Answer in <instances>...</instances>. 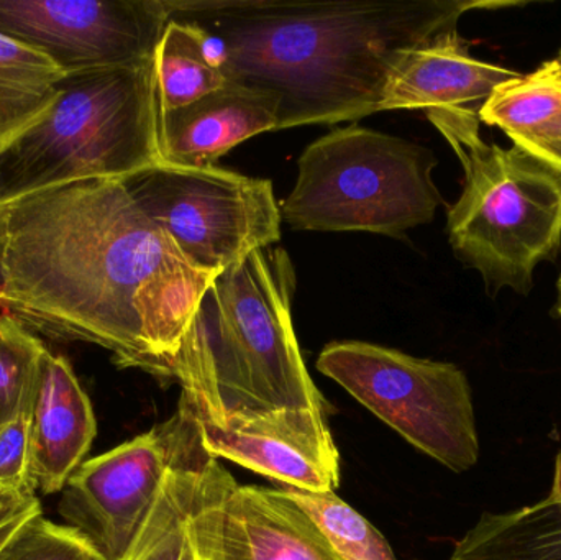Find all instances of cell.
Segmentation results:
<instances>
[{
    "mask_svg": "<svg viewBox=\"0 0 561 560\" xmlns=\"http://www.w3.org/2000/svg\"><path fill=\"white\" fill-rule=\"evenodd\" d=\"M325 533L342 560H398L385 536L353 506L330 493H307L280 487Z\"/></svg>",
    "mask_w": 561,
    "mask_h": 560,
    "instance_id": "cell-21",
    "label": "cell"
},
{
    "mask_svg": "<svg viewBox=\"0 0 561 560\" xmlns=\"http://www.w3.org/2000/svg\"><path fill=\"white\" fill-rule=\"evenodd\" d=\"M557 58H559L560 61H561V48H560V52H559V56H557Z\"/></svg>",
    "mask_w": 561,
    "mask_h": 560,
    "instance_id": "cell-30",
    "label": "cell"
},
{
    "mask_svg": "<svg viewBox=\"0 0 561 560\" xmlns=\"http://www.w3.org/2000/svg\"><path fill=\"white\" fill-rule=\"evenodd\" d=\"M316 367L451 472H468L480 460L473 393L457 365L345 341L327 345Z\"/></svg>",
    "mask_w": 561,
    "mask_h": 560,
    "instance_id": "cell-7",
    "label": "cell"
},
{
    "mask_svg": "<svg viewBox=\"0 0 561 560\" xmlns=\"http://www.w3.org/2000/svg\"><path fill=\"white\" fill-rule=\"evenodd\" d=\"M42 512V505L36 496H15L0 493V528L7 523L28 515V513Z\"/></svg>",
    "mask_w": 561,
    "mask_h": 560,
    "instance_id": "cell-26",
    "label": "cell"
},
{
    "mask_svg": "<svg viewBox=\"0 0 561 560\" xmlns=\"http://www.w3.org/2000/svg\"><path fill=\"white\" fill-rule=\"evenodd\" d=\"M239 483L193 426L160 493L121 560H229L227 503Z\"/></svg>",
    "mask_w": 561,
    "mask_h": 560,
    "instance_id": "cell-11",
    "label": "cell"
},
{
    "mask_svg": "<svg viewBox=\"0 0 561 560\" xmlns=\"http://www.w3.org/2000/svg\"><path fill=\"white\" fill-rule=\"evenodd\" d=\"M513 144L519 145L524 150L542 158L547 163L552 164V167L561 171V127L559 130L553 132L550 137L536 138V140L513 141Z\"/></svg>",
    "mask_w": 561,
    "mask_h": 560,
    "instance_id": "cell-25",
    "label": "cell"
},
{
    "mask_svg": "<svg viewBox=\"0 0 561 560\" xmlns=\"http://www.w3.org/2000/svg\"><path fill=\"white\" fill-rule=\"evenodd\" d=\"M520 72L481 61L457 30L415 46L389 79L379 111L471 108L478 111L501 82Z\"/></svg>",
    "mask_w": 561,
    "mask_h": 560,
    "instance_id": "cell-14",
    "label": "cell"
},
{
    "mask_svg": "<svg viewBox=\"0 0 561 560\" xmlns=\"http://www.w3.org/2000/svg\"><path fill=\"white\" fill-rule=\"evenodd\" d=\"M481 124L500 127L513 141L536 140L561 127V61L501 82L478 108Z\"/></svg>",
    "mask_w": 561,
    "mask_h": 560,
    "instance_id": "cell-19",
    "label": "cell"
},
{
    "mask_svg": "<svg viewBox=\"0 0 561 560\" xmlns=\"http://www.w3.org/2000/svg\"><path fill=\"white\" fill-rule=\"evenodd\" d=\"M229 560H342L312 516L280 489L237 485L227 503Z\"/></svg>",
    "mask_w": 561,
    "mask_h": 560,
    "instance_id": "cell-16",
    "label": "cell"
},
{
    "mask_svg": "<svg viewBox=\"0 0 561 560\" xmlns=\"http://www.w3.org/2000/svg\"><path fill=\"white\" fill-rule=\"evenodd\" d=\"M158 111L183 107L226 84L220 69L207 61L204 30L183 20H168L154 49Z\"/></svg>",
    "mask_w": 561,
    "mask_h": 560,
    "instance_id": "cell-20",
    "label": "cell"
},
{
    "mask_svg": "<svg viewBox=\"0 0 561 560\" xmlns=\"http://www.w3.org/2000/svg\"><path fill=\"white\" fill-rule=\"evenodd\" d=\"M437 164L434 151L414 141L359 125L336 128L300 155L280 219L296 230L402 239L444 204L432 180Z\"/></svg>",
    "mask_w": 561,
    "mask_h": 560,
    "instance_id": "cell-6",
    "label": "cell"
},
{
    "mask_svg": "<svg viewBox=\"0 0 561 560\" xmlns=\"http://www.w3.org/2000/svg\"><path fill=\"white\" fill-rule=\"evenodd\" d=\"M160 163L153 58L72 72L56 85L48 112L0 151V204Z\"/></svg>",
    "mask_w": 561,
    "mask_h": 560,
    "instance_id": "cell-5",
    "label": "cell"
},
{
    "mask_svg": "<svg viewBox=\"0 0 561 560\" xmlns=\"http://www.w3.org/2000/svg\"><path fill=\"white\" fill-rule=\"evenodd\" d=\"M526 2L463 0H164L170 20L217 36L224 78L278 102L276 130L355 122L378 112L415 46L457 30L465 13Z\"/></svg>",
    "mask_w": 561,
    "mask_h": 560,
    "instance_id": "cell-2",
    "label": "cell"
},
{
    "mask_svg": "<svg viewBox=\"0 0 561 560\" xmlns=\"http://www.w3.org/2000/svg\"><path fill=\"white\" fill-rule=\"evenodd\" d=\"M427 118L463 167V191L447 214L455 256L491 296L529 295L537 266L561 250V171L519 145L484 141L478 111L432 108Z\"/></svg>",
    "mask_w": 561,
    "mask_h": 560,
    "instance_id": "cell-4",
    "label": "cell"
},
{
    "mask_svg": "<svg viewBox=\"0 0 561 560\" xmlns=\"http://www.w3.org/2000/svg\"><path fill=\"white\" fill-rule=\"evenodd\" d=\"M193 423V413L180 401L170 420L82 462L61 490L58 513L66 526L88 539L102 559L124 558Z\"/></svg>",
    "mask_w": 561,
    "mask_h": 560,
    "instance_id": "cell-9",
    "label": "cell"
},
{
    "mask_svg": "<svg viewBox=\"0 0 561 560\" xmlns=\"http://www.w3.org/2000/svg\"><path fill=\"white\" fill-rule=\"evenodd\" d=\"M32 416L22 414L0 426V493L35 496Z\"/></svg>",
    "mask_w": 561,
    "mask_h": 560,
    "instance_id": "cell-24",
    "label": "cell"
},
{
    "mask_svg": "<svg viewBox=\"0 0 561 560\" xmlns=\"http://www.w3.org/2000/svg\"><path fill=\"white\" fill-rule=\"evenodd\" d=\"M168 20L164 0H0V33L65 75L153 58Z\"/></svg>",
    "mask_w": 561,
    "mask_h": 560,
    "instance_id": "cell-10",
    "label": "cell"
},
{
    "mask_svg": "<svg viewBox=\"0 0 561 560\" xmlns=\"http://www.w3.org/2000/svg\"><path fill=\"white\" fill-rule=\"evenodd\" d=\"M278 102L237 82L204 98L158 111V148L163 163L183 168L217 167L232 148L263 132L276 130Z\"/></svg>",
    "mask_w": 561,
    "mask_h": 560,
    "instance_id": "cell-13",
    "label": "cell"
},
{
    "mask_svg": "<svg viewBox=\"0 0 561 560\" xmlns=\"http://www.w3.org/2000/svg\"><path fill=\"white\" fill-rule=\"evenodd\" d=\"M144 213L197 268L220 273L280 240L273 183L219 167L160 163L122 178Z\"/></svg>",
    "mask_w": 561,
    "mask_h": 560,
    "instance_id": "cell-8",
    "label": "cell"
},
{
    "mask_svg": "<svg viewBox=\"0 0 561 560\" xmlns=\"http://www.w3.org/2000/svg\"><path fill=\"white\" fill-rule=\"evenodd\" d=\"M197 426L203 446L217 459L239 464L299 492L339 489L340 456L327 414L278 411L222 424L197 421Z\"/></svg>",
    "mask_w": 561,
    "mask_h": 560,
    "instance_id": "cell-12",
    "label": "cell"
},
{
    "mask_svg": "<svg viewBox=\"0 0 561 560\" xmlns=\"http://www.w3.org/2000/svg\"><path fill=\"white\" fill-rule=\"evenodd\" d=\"M296 270L286 250L266 247L220 272L201 299L161 381L204 423L278 411L325 414L304 364L290 308Z\"/></svg>",
    "mask_w": 561,
    "mask_h": 560,
    "instance_id": "cell-3",
    "label": "cell"
},
{
    "mask_svg": "<svg viewBox=\"0 0 561 560\" xmlns=\"http://www.w3.org/2000/svg\"><path fill=\"white\" fill-rule=\"evenodd\" d=\"M62 78L48 56L0 33V151L48 112Z\"/></svg>",
    "mask_w": 561,
    "mask_h": 560,
    "instance_id": "cell-18",
    "label": "cell"
},
{
    "mask_svg": "<svg viewBox=\"0 0 561 560\" xmlns=\"http://www.w3.org/2000/svg\"><path fill=\"white\" fill-rule=\"evenodd\" d=\"M547 500L553 503H561V450L559 456H557L552 490H550V495L547 496Z\"/></svg>",
    "mask_w": 561,
    "mask_h": 560,
    "instance_id": "cell-28",
    "label": "cell"
},
{
    "mask_svg": "<svg viewBox=\"0 0 561 560\" xmlns=\"http://www.w3.org/2000/svg\"><path fill=\"white\" fill-rule=\"evenodd\" d=\"M557 293H559V298H557V315H559V318L561 319V273L559 282H557Z\"/></svg>",
    "mask_w": 561,
    "mask_h": 560,
    "instance_id": "cell-29",
    "label": "cell"
},
{
    "mask_svg": "<svg viewBox=\"0 0 561 560\" xmlns=\"http://www.w3.org/2000/svg\"><path fill=\"white\" fill-rule=\"evenodd\" d=\"M0 286H2V278H0Z\"/></svg>",
    "mask_w": 561,
    "mask_h": 560,
    "instance_id": "cell-31",
    "label": "cell"
},
{
    "mask_svg": "<svg viewBox=\"0 0 561 560\" xmlns=\"http://www.w3.org/2000/svg\"><path fill=\"white\" fill-rule=\"evenodd\" d=\"M219 273L197 268L122 178L0 204V309L30 332L85 342L161 378Z\"/></svg>",
    "mask_w": 561,
    "mask_h": 560,
    "instance_id": "cell-1",
    "label": "cell"
},
{
    "mask_svg": "<svg viewBox=\"0 0 561 560\" xmlns=\"http://www.w3.org/2000/svg\"><path fill=\"white\" fill-rule=\"evenodd\" d=\"M39 513L42 512L28 513V515L20 516V518L13 519V522L7 523L5 526H2V528H0V551L5 548L7 542L15 536V533L19 532V529L22 528L30 518L39 515Z\"/></svg>",
    "mask_w": 561,
    "mask_h": 560,
    "instance_id": "cell-27",
    "label": "cell"
},
{
    "mask_svg": "<svg viewBox=\"0 0 561 560\" xmlns=\"http://www.w3.org/2000/svg\"><path fill=\"white\" fill-rule=\"evenodd\" d=\"M450 560H561V503L483 513Z\"/></svg>",
    "mask_w": 561,
    "mask_h": 560,
    "instance_id": "cell-17",
    "label": "cell"
},
{
    "mask_svg": "<svg viewBox=\"0 0 561 560\" xmlns=\"http://www.w3.org/2000/svg\"><path fill=\"white\" fill-rule=\"evenodd\" d=\"M30 416L36 490L43 495L61 493L98 434L91 400L61 355H43Z\"/></svg>",
    "mask_w": 561,
    "mask_h": 560,
    "instance_id": "cell-15",
    "label": "cell"
},
{
    "mask_svg": "<svg viewBox=\"0 0 561 560\" xmlns=\"http://www.w3.org/2000/svg\"><path fill=\"white\" fill-rule=\"evenodd\" d=\"M46 351L33 332L0 315V426L32 411Z\"/></svg>",
    "mask_w": 561,
    "mask_h": 560,
    "instance_id": "cell-22",
    "label": "cell"
},
{
    "mask_svg": "<svg viewBox=\"0 0 561 560\" xmlns=\"http://www.w3.org/2000/svg\"><path fill=\"white\" fill-rule=\"evenodd\" d=\"M0 560H104L88 539L66 525L39 515L30 518L5 548Z\"/></svg>",
    "mask_w": 561,
    "mask_h": 560,
    "instance_id": "cell-23",
    "label": "cell"
}]
</instances>
